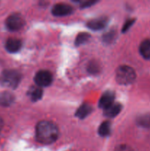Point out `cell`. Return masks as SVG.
<instances>
[{"mask_svg": "<svg viewBox=\"0 0 150 151\" xmlns=\"http://www.w3.org/2000/svg\"><path fill=\"white\" fill-rule=\"evenodd\" d=\"M36 139L38 142L49 145L57 140L59 130L57 125L50 121H41L36 126Z\"/></svg>", "mask_w": 150, "mask_h": 151, "instance_id": "1", "label": "cell"}, {"mask_svg": "<svg viewBox=\"0 0 150 151\" xmlns=\"http://www.w3.org/2000/svg\"><path fill=\"white\" fill-rule=\"evenodd\" d=\"M21 75L16 70H4L0 75V85L9 88H16L20 83Z\"/></svg>", "mask_w": 150, "mask_h": 151, "instance_id": "2", "label": "cell"}, {"mask_svg": "<svg viewBox=\"0 0 150 151\" xmlns=\"http://www.w3.org/2000/svg\"><path fill=\"white\" fill-rule=\"evenodd\" d=\"M136 78V74L132 68L128 66H121L116 71V79L119 83L128 85L134 82Z\"/></svg>", "mask_w": 150, "mask_h": 151, "instance_id": "3", "label": "cell"}, {"mask_svg": "<svg viewBox=\"0 0 150 151\" xmlns=\"http://www.w3.org/2000/svg\"><path fill=\"white\" fill-rule=\"evenodd\" d=\"M24 19L20 13H13L6 20V27L10 31H18L24 25Z\"/></svg>", "mask_w": 150, "mask_h": 151, "instance_id": "4", "label": "cell"}, {"mask_svg": "<svg viewBox=\"0 0 150 151\" xmlns=\"http://www.w3.org/2000/svg\"><path fill=\"white\" fill-rule=\"evenodd\" d=\"M34 80L40 88L49 86L52 83V75L49 71L41 70L37 72Z\"/></svg>", "mask_w": 150, "mask_h": 151, "instance_id": "5", "label": "cell"}, {"mask_svg": "<svg viewBox=\"0 0 150 151\" xmlns=\"http://www.w3.org/2000/svg\"><path fill=\"white\" fill-rule=\"evenodd\" d=\"M73 12V8L69 4L65 3H59L55 4L51 10V13L55 16H65L71 14Z\"/></svg>", "mask_w": 150, "mask_h": 151, "instance_id": "6", "label": "cell"}, {"mask_svg": "<svg viewBox=\"0 0 150 151\" xmlns=\"http://www.w3.org/2000/svg\"><path fill=\"white\" fill-rule=\"evenodd\" d=\"M115 94L112 91H106L103 94L101 97L100 98L99 102V106L104 110L110 107L111 105H113L114 102Z\"/></svg>", "mask_w": 150, "mask_h": 151, "instance_id": "7", "label": "cell"}, {"mask_svg": "<svg viewBox=\"0 0 150 151\" xmlns=\"http://www.w3.org/2000/svg\"><path fill=\"white\" fill-rule=\"evenodd\" d=\"M22 43L21 40L18 38H11L7 40L5 44V48L7 52L10 53H16L21 50Z\"/></svg>", "mask_w": 150, "mask_h": 151, "instance_id": "8", "label": "cell"}, {"mask_svg": "<svg viewBox=\"0 0 150 151\" xmlns=\"http://www.w3.org/2000/svg\"><path fill=\"white\" fill-rule=\"evenodd\" d=\"M107 24V20L106 18H98L89 21L87 23V26L93 30H100L105 27Z\"/></svg>", "mask_w": 150, "mask_h": 151, "instance_id": "9", "label": "cell"}, {"mask_svg": "<svg viewBox=\"0 0 150 151\" xmlns=\"http://www.w3.org/2000/svg\"><path fill=\"white\" fill-rule=\"evenodd\" d=\"M15 101V97L9 91H3L0 93V106L8 107L11 106Z\"/></svg>", "mask_w": 150, "mask_h": 151, "instance_id": "10", "label": "cell"}, {"mask_svg": "<svg viewBox=\"0 0 150 151\" xmlns=\"http://www.w3.org/2000/svg\"><path fill=\"white\" fill-rule=\"evenodd\" d=\"M122 109V106L120 103H113V105L106 109L104 111V115L107 117H115L120 113Z\"/></svg>", "mask_w": 150, "mask_h": 151, "instance_id": "11", "label": "cell"}, {"mask_svg": "<svg viewBox=\"0 0 150 151\" xmlns=\"http://www.w3.org/2000/svg\"><path fill=\"white\" fill-rule=\"evenodd\" d=\"M140 54L145 59H150V39L142 41L139 47Z\"/></svg>", "mask_w": 150, "mask_h": 151, "instance_id": "12", "label": "cell"}, {"mask_svg": "<svg viewBox=\"0 0 150 151\" xmlns=\"http://www.w3.org/2000/svg\"><path fill=\"white\" fill-rule=\"evenodd\" d=\"M92 111V107L88 103H85L80 106L76 112V116L79 119H84L90 114Z\"/></svg>", "mask_w": 150, "mask_h": 151, "instance_id": "13", "label": "cell"}, {"mask_svg": "<svg viewBox=\"0 0 150 151\" xmlns=\"http://www.w3.org/2000/svg\"><path fill=\"white\" fill-rule=\"evenodd\" d=\"M29 96L32 101L35 102L41 100L43 96V90L40 87L33 88L29 91Z\"/></svg>", "mask_w": 150, "mask_h": 151, "instance_id": "14", "label": "cell"}, {"mask_svg": "<svg viewBox=\"0 0 150 151\" xmlns=\"http://www.w3.org/2000/svg\"><path fill=\"white\" fill-rule=\"evenodd\" d=\"M110 123L108 121H104L99 128V134L101 137H107L110 134Z\"/></svg>", "mask_w": 150, "mask_h": 151, "instance_id": "15", "label": "cell"}, {"mask_svg": "<svg viewBox=\"0 0 150 151\" xmlns=\"http://www.w3.org/2000/svg\"><path fill=\"white\" fill-rule=\"evenodd\" d=\"M138 125L144 128H150V114H146L140 116L137 119Z\"/></svg>", "mask_w": 150, "mask_h": 151, "instance_id": "16", "label": "cell"}, {"mask_svg": "<svg viewBox=\"0 0 150 151\" xmlns=\"http://www.w3.org/2000/svg\"><path fill=\"white\" fill-rule=\"evenodd\" d=\"M90 34L87 33V32H81L79 35L76 36V40H75V44L76 46L82 45V44H85L87 41H88L90 38Z\"/></svg>", "mask_w": 150, "mask_h": 151, "instance_id": "17", "label": "cell"}, {"mask_svg": "<svg viewBox=\"0 0 150 151\" xmlns=\"http://www.w3.org/2000/svg\"><path fill=\"white\" fill-rule=\"evenodd\" d=\"M88 70L91 74L98 73L99 70V64L96 62L92 61L91 63L88 64Z\"/></svg>", "mask_w": 150, "mask_h": 151, "instance_id": "18", "label": "cell"}, {"mask_svg": "<svg viewBox=\"0 0 150 151\" xmlns=\"http://www.w3.org/2000/svg\"><path fill=\"white\" fill-rule=\"evenodd\" d=\"M115 35H116V32L114 31H110V32H107L105 35H104L103 39H104V41H105V42H111L114 39Z\"/></svg>", "mask_w": 150, "mask_h": 151, "instance_id": "19", "label": "cell"}, {"mask_svg": "<svg viewBox=\"0 0 150 151\" xmlns=\"http://www.w3.org/2000/svg\"><path fill=\"white\" fill-rule=\"evenodd\" d=\"M134 22H135V19H129V20L126 21V22H125L123 28H122V31H123L124 32L127 31L128 29L130 28V27L133 24Z\"/></svg>", "mask_w": 150, "mask_h": 151, "instance_id": "20", "label": "cell"}, {"mask_svg": "<svg viewBox=\"0 0 150 151\" xmlns=\"http://www.w3.org/2000/svg\"><path fill=\"white\" fill-rule=\"evenodd\" d=\"M115 151H133L132 149L130 147L127 145H119L118 147H116Z\"/></svg>", "mask_w": 150, "mask_h": 151, "instance_id": "21", "label": "cell"}, {"mask_svg": "<svg viewBox=\"0 0 150 151\" xmlns=\"http://www.w3.org/2000/svg\"><path fill=\"white\" fill-rule=\"evenodd\" d=\"M94 3H95V2H94V1H85L82 4V7H89V6L94 4Z\"/></svg>", "mask_w": 150, "mask_h": 151, "instance_id": "22", "label": "cell"}, {"mask_svg": "<svg viewBox=\"0 0 150 151\" xmlns=\"http://www.w3.org/2000/svg\"><path fill=\"white\" fill-rule=\"evenodd\" d=\"M3 125H4V122H3V119L0 117V131H1V129H2Z\"/></svg>", "mask_w": 150, "mask_h": 151, "instance_id": "23", "label": "cell"}]
</instances>
